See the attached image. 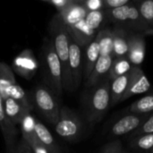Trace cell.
<instances>
[{
	"label": "cell",
	"mask_w": 153,
	"mask_h": 153,
	"mask_svg": "<svg viewBox=\"0 0 153 153\" xmlns=\"http://www.w3.org/2000/svg\"><path fill=\"white\" fill-rule=\"evenodd\" d=\"M111 81L108 75L97 85L85 89L81 97L82 116L90 126L100 123L111 108Z\"/></svg>",
	"instance_id": "obj_1"
},
{
	"label": "cell",
	"mask_w": 153,
	"mask_h": 153,
	"mask_svg": "<svg viewBox=\"0 0 153 153\" xmlns=\"http://www.w3.org/2000/svg\"><path fill=\"white\" fill-rule=\"evenodd\" d=\"M50 39L53 42L55 50L58 56L61 71H62V83L63 89L69 92H74L73 82L69 65V42L70 35L64 24V22L57 13H56L48 26Z\"/></svg>",
	"instance_id": "obj_2"
},
{
	"label": "cell",
	"mask_w": 153,
	"mask_h": 153,
	"mask_svg": "<svg viewBox=\"0 0 153 153\" xmlns=\"http://www.w3.org/2000/svg\"><path fill=\"white\" fill-rule=\"evenodd\" d=\"M40 65L42 66V76L45 86L56 97H60L64 91L61 65L53 42L48 38L45 39L41 48Z\"/></svg>",
	"instance_id": "obj_3"
},
{
	"label": "cell",
	"mask_w": 153,
	"mask_h": 153,
	"mask_svg": "<svg viewBox=\"0 0 153 153\" xmlns=\"http://www.w3.org/2000/svg\"><path fill=\"white\" fill-rule=\"evenodd\" d=\"M105 12L107 22L114 24V26L138 33H143L152 29L143 20L137 7L132 1L122 7L105 10Z\"/></svg>",
	"instance_id": "obj_4"
},
{
	"label": "cell",
	"mask_w": 153,
	"mask_h": 153,
	"mask_svg": "<svg viewBox=\"0 0 153 153\" xmlns=\"http://www.w3.org/2000/svg\"><path fill=\"white\" fill-rule=\"evenodd\" d=\"M30 100L33 108L52 126H56L60 113L61 107L57 97L45 85L36 86L30 94Z\"/></svg>",
	"instance_id": "obj_5"
},
{
	"label": "cell",
	"mask_w": 153,
	"mask_h": 153,
	"mask_svg": "<svg viewBox=\"0 0 153 153\" xmlns=\"http://www.w3.org/2000/svg\"><path fill=\"white\" fill-rule=\"evenodd\" d=\"M55 129L61 138L74 143L82 138L84 133V122L75 111L64 106L60 108L59 117Z\"/></svg>",
	"instance_id": "obj_6"
},
{
	"label": "cell",
	"mask_w": 153,
	"mask_h": 153,
	"mask_svg": "<svg viewBox=\"0 0 153 153\" xmlns=\"http://www.w3.org/2000/svg\"><path fill=\"white\" fill-rule=\"evenodd\" d=\"M39 62L33 52L26 48L20 52L12 62V70L25 80H31L39 68Z\"/></svg>",
	"instance_id": "obj_7"
},
{
	"label": "cell",
	"mask_w": 153,
	"mask_h": 153,
	"mask_svg": "<svg viewBox=\"0 0 153 153\" xmlns=\"http://www.w3.org/2000/svg\"><path fill=\"white\" fill-rule=\"evenodd\" d=\"M150 114H127L117 119L109 129L110 138H118L126 134H131L137 130L148 118Z\"/></svg>",
	"instance_id": "obj_8"
},
{
	"label": "cell",
	"mask_w": 153,
	"mask_h": 153,
	"mask_svg": "<svg viewBox=\"0 0 153 153\" xmlns=\"http://www.w3.org/2000/svg\"><path fill=\"white\" fill-rule=\"evenodd\" d=\"M82 48L70 37L69 42V65L73 82V90L75 91L83 80V61Z\"/></svg>",
	"instance_id": "obj_9"
},
{
	"label": "cell",
	"mask_w": 153,
	"mask_h": 153,
	"mask_svg": "<svg viewBox=\"0 0 153 153\" xmlns=\"http://www.w3.org/2000/svg\"><path fill=\"white\" fill-rule=\"evenodd\" d=\"M151 83L141 66H132L129 72L128 85L121 101L126 100L134 95L143 94L151 89Z\"/></svg>",
	"instance_id": "obj_10"
},
{
	"label": "cell",
	"mask_w": 153,
	"mask_h": 153,
	"mask_svg": "<svg viewBox=\"0 0 153 153\" xmlns=\"http://www.w3.org/2000/svg\"><path fill=\"white\" fill-rule=\"evenodd\" d=\"M146 42L143 33L129 31L127 58L132 66H141L145 57Z\"/></svg>",
	"instance_id": "obj_11"
},
{
	"label": "cell",
	"mask_w": 153,
	"mask_h": 153,
	"mask_svg": "<svg viewBox=\"0 0 153 153\" xmlns=\"http://www.w3.org/2000/svg\"><path fill=\"white\" fill-rule=\"evenodd\" d=\"M0 130L5 143L6 152L13 153L17 144L16 138L18 135V131L16 129V126L10 121V119L7 117L4 112V100L1 96H0Z\"/></svg>",
	"instance_id": "obj_12"
},
{
	"label": "cell",
	"mask_w": 153,
	"mask_h": 153,
	"mask_svg": "<svg viewBox=\"0 0 153 153\" xmlns=\"http://www.w3.org/2000/svg\"><path fill=\"white\" fill-rule=\"evenodd\" d=\"M71 39L81 48L87 47L97 36L98 32L91 30L85 22V19L81 20L72 25L65 26Z\"/></svg>",
	"instance_id": "obj_13"
},
{
	"label": "cell",
	"mask_w": 153,
	"mask_h": 153,
	"mask_svg": "<svg viewBox=\"0 0 153 153\" xmlns=\"http://www.w3.org/2000/svg\"><path fill=\"white\" fill-rule=\"evenodd\" d=\"M114 57L112 56H100L97 64L88 80L84 82L85 89L91 88L108 75Z\"/></svg>",
	"instance_id": "obj_14"
},
{
	"label": "cell",
	"mask_w": 153,
	"mask_h": 153,
	"mask_svg": "<svg viewBox=\"0 0 153 153\" xmlns=\"http://www.w3.org/2000/svg\"><path fill=\"white\" fill-rule=\"evenodd\" d=\"M113 31V53L114 58L127 56L128 54V37L129 31L121 27L114 26Z\"/></svg>",
	"instance_id": "obj_15"
},
{
	"label": "cell",
	"mask_w": 153,
	"mask_h": 153,
	"mask_svg": "<svg viewBox=\"0 0 153 153\" xmlns=\"http://www.w3.org/2000/svg\"><path fill=\"white\" fill-rule=\"evenodd\" d=\"M100 57V48L96 39H94L84 49L82 56L83 61V80L84 82L88 80L92 70L94 69L97 61Z\"/></svg>",
	"instance_id": "obj_16"
},
{
	"label": "cell",
	"mask_w": 153,
	"mask_h": 153,
	"mask_svg": "<svg viewBox=\"0 0 153 153\" xmlns=\"http://www.w3.org/2000/svg\"><path fill=\"white\" fill-rule=\"evenodd\" d=\"M4 108L7 117L15 126L20 125L24 117L30 114L31 111V109L28 108L12 98H8L4 101Z\"/></svg>",
	"instance_id": "obj_17"
},
{
	"label": "cell",
	"mask_w": 153,
	"mask_h": 153,
	"mask_svg": "<svg viewBox=\"0 0 153 153\" xmlns=\"http://www.w3.org/2000/svg\"><path fill=\"white\" fill-rule=\"evenodd\" d=\"M35 134L38 140L48 150L50 153H63L61 148L56 143L54 136L51 134L49 130L39 120L35 119L34 126Z\"/></svg>",
	"instance_id": "obj_18"
},
{
	"label": "cell",
	"mask_w": 153,
	"mask_h": 153,
	"mask_svg": "<svg viewBox=\"0 0 153 153\" xmlns=\"http://www.w3.org/2000/svg\"><path fill=\"white\" fill-rule=\"evenodd\" d=\"M16 83L14 73L11 66L0 62V96L4 101L9 98L10 91Z\"/></svg>",
	"instance_id": "obj_19"
},
{
	"label": "cell",
	"mask_w": 153,
	"mask_h": 153,
	"mask_svg": "<svg viewBox=\"0 0 153 153\" xmlns=\"http://www.w3.org/2000/svg\"><path fill=\"white\" fill-rule=\"evenodd\" d=\"M129 80V73L116 78L111 81L110 95H111V107L121 102V99L126 91Z\"/></svg>",
	"instance_id": "obj_20"
},
{
	"label": "cell",
	"mask_w": 153,
	"mask_h": 153,
	"mask_svg": "<svg viewBox=\"0 0 153 153\" xmlns=\"http://www.w3.org/2000/svg\"><path fill=\"white\" fill-rule=\"evenodd\" d=\"M100 48V56H112L113 53V31L111 28L101 29L96 38Z\"/></svg>",
	"instance_id": "obj_21"
},
{
	"label": "cell",
	"mask_w": 153,
	"mask_h": 153,
	"mask_svg": "<svg viewBox=\"0 0 153 153\" xmlns=\"http://www.w3.org/2000/svg\"><path fill=\"white\" fill-rule=\"evenodd\" d=\"M131 68H132V65L128 60L127 56L114 58L108 73V78L110 81H113L117 77L128 74Z\"/></svg>",
	"instance_id": "obj_22"
},
{
	"label": "cell",
	"mask_w": 153,
	"mask_h": 153,
	"mask_svg": "<svg viewBox=\"0 0 153 153\" xmlns=\"http://www.w3.org/2000/svg\"><path fill=\"white\" fill-rule=\"evenodd\" d=\"M129 111L133 114L142 115L153 113V91L134 102L130 106Z\"/></svg>",
	"instance_id": "obj_23"
},
{
	"label": "cell",
	"mask_w": 153,
	"mask_h": 153,
	"mask_svg": "<svg viewBox=\"0 0 153 153\" xmlns=\"http://www.w3.org/2000/svg\"><path fill=\"white\" fill-rule=\"evenodd\" d=\"M106 22L107 18L105 10L88 12L85 17V22L88 25V27L91 30L96 32H99L101 29L104 28L102 26Z\"/></svg>",
	"instance_id": "obj_24"
},
{
	"label": "cell",
	"mask_w": 153,
	"mask_h": 153,
	"mask_svg": "<svg viewBox=\"0 0 153 153\" xmlns=\"http://www.w3.org/2000/svg\"><path fill=\"white\" fill-rule=\"evenodd\" d=\"M137 7L143 20L152 29L153 28V0H133Z\"/></svg>",
	"instance_id": "obj_25"
},
{
	"label": "cell",
	"mask_w": 153,
	"mask_h": 153,
	"mask_svg": "<svg viewBox=\"0 0 153 153\" xmlns=\"http://www.w3.org/2000/svg\"><path fill=\"white\" fill-rule=\"evenodd\" d=\"M130 146L138 151H152L153 149V134H142L130 142Z\"/></svg>",
	"instance_id": "obj_26"
},
{
	"label": "cell",
	"mask_w": 153,
	"mask_h": 153,
	"mask_svg": "<svg viewBox=\"0 0 153 153\" xmlns=\"http://www.w3.org/2000/svg\"><path fill=\"white\" fill-rule=\"evenodd\" d=\"M9 98H12V99L17 100L18 102L22 103L23 106L27 107L28 108H30L31 110L33 108L30 98L28 96V94L25 92V91L18 83H16L13 87V89L11 90L10 94H9Z\"/></svg>",
	"instance_id": "obj_27"
},
{
	"label": "cell",
	"mask_w": 153,
	"mask_h": 153,
	"mask_svg": "<svg viewBox=\"0 0 153 153\" xmlns=\"http://www.w3.org/2000/svg\"><path fill=\"white\" fill-rule=\"evenodd\" d=\"M22 139L27 142V143L30 145L34 153H50L48 150L38 140L35 133L27 135H22Z\"/></svg>",
	"instance_id": "obj_28"
},
{
	"label": "cell",
	"mask_w": 153,
	"mask_h": 153,
	"mask_svg": "<svg viewBox=\"0 0 153 153\" xmlns=\"http://www.w3.org/2000/svg\"><path fill=\"white\" fill-rule=\"evenodd\" d=\"M146 134H153V113L150 114L148 118L141 125V126L134 133H132L129 136L131 139H133L134 137Z\"/></svg>",
	"instance_id": "obj_29"
},
{
	"label": "cell",
	"mask_w": 153,
	"mask_h": 153,
	"mask_svg": "<svg viewBox=\"0 0 153 153\" xmlns=\"http://www.w3.org/2000/svg\"><path fill=\"white\" fill-rule=\"evenodd\" d=\"M79 3L85 8L87 12L104 10L103 0H79Z\"/></svg>",
	"instance_id": "obj_30"
},
{
	"label": "cell",
	"mask_w": 153,
	"mask_h": 153,
	"mask_svg": "<svg viewBox=\"0 0 153 153\" xmlns=\"http://www.w3.org/2000/svg\"><path fill=\"white\" fill-rule=\"evenodd\" d=\"M124 149L121 141L115 139L108 143L101 150L100 153H123Z\"/></svg>",
	"instance_id": "obj_31"
},
{
	"label": "cell",
	"mask_w": 153,
	"mask_h": 153,
	"mask_svg": "<svg viewBox=\"0 0 153 153\" xmlns=\"http://www.w3.org/2000/svg\"><path fill=\"white\" fill-rule=\"evenodd\" d=\"M43 2L54 6L57 10V13H61L73 4L74 0H43Z\"/></svg>",
	"instance_id": "obj_32"
},
{
	"label": "cell",
	"mask_w": 153,
	"mask_h": 153,
	"mask_svg": "<svg viewBox=\"0 0 153 153\" xmlns=\"http://www.w3.org/2000/svg\"><path fill=\"white\" fill-rule=\"evenodd\" d=\"M131 0H103L104 10L116 9L127 4Z\"/></svg>",
	"instance_id": "obj_33"
},
{
	"label": "cell",
	"mask_w": 153,
	"mask_h": 153,
	"mask_svg": "<svg viewBox=\"0 0 153 153\" xmlns=\"http://www.w3.org/2000/svg\"><path fill=\"white\" fill-rule=\"evenodd\" d=\"M14 152L15 153H34L33 151L31 150V148L30 147V145L27 143V142L24 141L22 138L16 144Z\"/></svg>",
	"instance_id": "obj_34"
},
{
	"label": "cell",
	"mask_w": 153,
	"mask_h": 153,
	"mask_svg": "<svg viewBox=\"0 0 153 153\" xmlns=\"http://www.w3.org/2000/svg\"><path fill=\"white\" fill-rule=\"evenodd\" d=\"M145 37L146 36H153V28L152 29H150V30H146L145 32H143V33Z\"/></svg>",
	"instance_id": "obj_35"
},
{
	"label": "cell",
	"mask_w": 153,
	"mask_h": 153,
	"mask_svg": "<svg viewBox=\"0 0 153 153\" xmlns=\"http://www.w3.org/2000/svg\"><path fill=\"white\" fill-rule=\"evenodd\" d=\"M151 153H153V149L152 150V151H151Z\"/></svg>",
	"instance_id": "obj_36"
},
{
	"label": "cell",
	"mask_w": 153,
	"mask_h": 153,
	"mask_svg": "<svg viewBox=\"0 0 153 153\" xmlns=\"http://www.w3.org/2000/svg\"><path fill=\"white\" fill-rule=\"evenodd\" d=\"M123 153H126V151H124V152H123Z\"/></svg>",
	"instance_id": "obj_37"
},
{
	"label": "cell",
	"mask_w": 153,
	"mask_h": 153,
	"mask_svg": "<svg viewBox=\"0 0 153 153\" xmlns=\"http://www.w3.org/2000/svg\"><path fill=\"white\" fill-rule=\"evenodd\" d=\"M126 153H131V152H126Z\"/></svg>",
	"instance_id": "obj_38"
},
{
	"label": "cell",
	"mask_w": 153,
	"mask_h": 153,
	"mask_svg": "<svg viewBox=\"0 0 153 153\" xmlns=\"http://www.w3.org/2000/svg\"><path fill=\"white\" fill-rule=\"evenodd\" d=\"M13 153H15V152H14V151H13Z\"/></svg>",
	"instance_id": "obj_39"
},
{
	"label": "cell",
	"mask_w": 153,
	"mask_h": 153,
	"mask_svg": "<svg viewBox=\"0 0 153 153\" xmlns=\"http://www.w3.org/2000/svg\"><path fill=\"white\" fill-rule=\"evenodd\" d=\"M5 153H7V152H5Z\"/></svg>",
	"instance_id": "obj_40"
}]
</instances>
